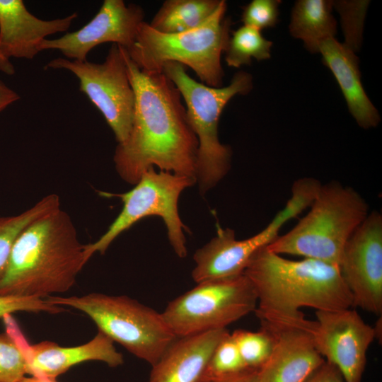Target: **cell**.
Returning a JSON list of instances; mask_svg holds the SVG:
<instances>
[{"mask_svg":"<svg viewBox=\"0 0 382 382\" xmlns=\"http://www.w3.org/2000/svg\"><path fill=\"white\" fill-rule=\"evenodd\" d=\"M142 8L123 0H105L96 16L78 30L57 39H45L40 52L57 50L71 60L86 61L90 51L98 45L112 42L129 49L135 42L140 24L144 21Z\"/></svg>","mask_w":382,"mask_h":382,"instance_id":"obj_14","label":"cell"},{"mask_svg":"<svg viewBox=\"0 0 382 382\" xmlns=\"http://www.w3.org/2000/svg\"><path fill=\"white\" fill-rule=\"evenodd\" d=\"M257 298L255 310L261 326L272 332L306 331L311 320L300 311H338L352 306V296L337 265L304 258L291 260L267 246L250 258L243 272Z\"/></svg>","mask_w":382,"mask_h":382,"instance_id":"obj_2","label":"cell"},{"mask_svg":"<svg viewBox=\"0 0 382 382\" xmlns=\"http://www.w3.org/2000/svg\"><path fill=\"white\" fill-rule=\"evenodd\" d=\"M310 207L291 230L267 248L339 267L347 240L369 214L368 205L355 190L333 180L321 185Z\"/></svg>","mask_w":382,"mask_h":382,"instance_id":"obj_5","label":"cell"},{"mask_svg":"<svg viewBox=\"0 0 382 382\" xmlns=\"http://www.w3.org/2000/svg\"><path fill=\"white\" fill-rule=\"evenodd\" d=\"M0 71L4 74L12 76L15 74L16 69L9 59L4 55L1 49H0Z\"/></svg>","mask_w":382,"mask_h":382,"instance_id":"obj_33","label":"cell"},{"mask_svg":"<svg viewBox=\"0 0 382 382\" xmlns=\"http://www.w3.org/2000/svg\"><path fill=\"white\" fill-rule=\"evenodd\" d=\"M45 69L72 72L79 80L80 91L102 113L117 144L127 139L134 120L135 95L121 46L112 44L103 63L58 57L48 62Z\"/></svg>","mask_w":382,"mask_h":382,"instance_id":"obj_10","label":"cell"},{"mask_svg":"<svg viewBox=\"0 0 382 382\" xmlns=\"http://www.w3.org/2000/svg\"><path fill=\"white\" fill-rule=\"evenodd\" d=\"M47 300L83 312L98 331L151 366L177 338L162 313L127 296L91 293L82 296H50Z\"/></svg>","mask_w":382,"mask_h":382,"instance_id":"obj_7","label":"cell"},{"mask_svg":"<svg viewBox=\"0 0 382 382\" xmlns=\"http://www.w3.org/2000/svg\"><path fill=\"white\" fill-rule=\"evenodd\" d=\"M214 382H259L258 370L247 368L237 374L222 378Z\"/></svg>","mask_w":382,"mask_h":382,"instance_id":"obj_31","label":"cell"},{"mask_svg":"<svg viewBox=\"0 0 382 382\" xmlns=\"http://www.w3.org/2000/svg\"><path fill=\"white\" fill-rule=\"evenodd\" d=\"M272 332L274 346L258 371L259 382H302L325 362L305 330L289 328Z\"/></svg>","mask_w":382,"mask_h":382,"instance_id":"obj_18","label":"cell"},{"mask_svg":"<svg viewBox=\"0 0 382 382\" xmlns=\"http://www.w3.org/2000/svg\"><path fill=\"white\" fill-rule=\"evenodd\" d=\"M272 42L264 37L260 30L243 25L233 30L224 50L228 66L239 68L250 65L252 59L257 61L270 57Z\"/></svg>","mask_w":382,"mask_h":382,"instance_id":"obj_23","label":"cell"},{"mask_svg":"<svg viewBox=\"0 0 382 382\" xmlns=\"http://www.w3.org/2000/svg\"><path fill=\"white\" fill-rule=\"evenodd\" d=\"M19 382H57L56 380H50L35 376L24 377Z\"/></svg>","mask_w":382,"mask_h":382,"instance_id":"obj_34","label":"cell"},{"mask_svg":"<svg viewBox=\"0 0 382 382\" xmlns=\"http://www.w3.org/2000/svg\"><path fill=\"white\" fill-rule=\"evenodd\" d=\"M318 53L337 81L357 123L364 129L376 127L380 115L363 88L354 52L335 37H329L320 44Z\"/></svg>","mask_w":382,"mask_h":382,"instance_id":"obj_19","label":"cell"},{"mask_svg":"<svg viewBox=\"0 0 382 382\" xmlns=\"http://www.w3.org/2000/svg\"><path fill=\"white\" fill-rule=\"evenodd\" d=\"M76 12L42 20L30 13L22 0H0V49L8 59H33L46 37L69 30Z\"/></svg>","mask_w":382,"mask_h":382,"instance_id":"obj_16","label":"cell"},{"mask_svg":"<svg viewBox=\"0 0 382 382\" xmlns=\"http://www.w3.org/2000/svg\"><path fill=\"white\" fill-rule=\"evenodd\" d=\"M59 207V197L50 194L17 215L0 216V278L6 269L13 245L20 233L34 220Z\"/></svg>","mask_w":382,"mask_h":382,"instance_id":"obj_22","label":"cell"},{"mask_svg":"<svg viewBox=\"0 0 382 382\" xmlns=\"http://www.w3.org/2000/svg\"><path fill=\"white\" fill-rule=\"evenodd\" d=\"M226 8V1L221 0L202 25L179 33H160L143 21L135 42L126 49L128 54L143 71L161 73L166 63L175 62L191 68L203 84L221 87L224 73L221 57L231 25V19L225 18Z\"/></svg>","mask_w":382,"mask_h":382,"instance_id":"obj_4","label":"cell"},{"mask_svg":"<svg viewBox=\"0 0 382 382\" xmlns=\"http://www.w3.org/2000/svg\"><path fill=\"white\" fill-rule=\"evenodd\" d=\"M255 291L247 277L197 283L174 299L162 313L176 337H185L226 327L254 312Z\"/></svg>","mask_w":382,"mask_h":382,"instance_id":"obj_9","label":"cell"},{"mask_svg":"<svg viewBox=\"0 0 382 382\" xmlns=\"http://www.w3.org/2000/svg\"><path fill=\"white\" fill-rule=\"evenodd\" d=\"M19 99L20 96L0 80V112Z\"/></svg>","mask_w":382,"mask_h":382,"instance_id":"obj_32","label":"cell"},{"mask_svg":"<svg viewBox=\"0 0 382 382\" xmlns=\"http://www.w3.org/2000/svg\"><path fill=\"white\" fill-rule=\"evenodd\" d=\"M64 311L62 306L52 304L47 299L41 298L0 296V318L6 314L19 311L59 313Z\"/></svg>","mask_w":382,"mask_h":382,"instance_id":"obj_29","label":"cell"},{"mask_svg":"<svg viewBox=\"0 0 382 382\" xmlns=\"http://www.w3.org/2000/svg\"><path fill=\"white\" fill-rule=\"evenodd\" d=\"M231 335L246 368L258 371L269 359L276 340L274 332L262 326L257 332L239 329Z\"/></svg>","mask_w":382,"mask_h":382,"instance_id":"obj_24","label":"cell"},{"mask_svg":"<svg viewBox=\"0 0 382 382\" xmlns=\"http://www.w3.org/2000/svg\"><path fill=\"white\" fill-rule=\"evenodd\" d=\"M162 71L175 85L186 103L188 123L198 140L195 179L203 195L217 185L231 168V149L221 144L218 136L221 112L233 96L248 94L252 90L253 77L239 71L228 86L214 88L191 78L185 66L175 62L166 63Z\"/></svg>","mask_w":382,"mask_h":382,"instance_id":"obj_6","label":"cell"},{"mask_svg":"<svg viewBox=\"0 0 382 382\" xmlns=\"http://www.w3.org/2000/svg\"><path fill=\"white\" fill-rule=\"evenodd\" d=\"M228 332L225 328L177 337L152 365L149 382H202L213 351Z\"/></svg>","mask_w":382,"mask_h":382,"instance_id":"obj_17","label":"cell"},{"mask_svg":"<svg viewBox=\"0 0 382 382\" xmlns=\"http://www.w3.org/2000/svg\"><path fill=\"white\" fill-rule=\"evenodd\" d=\"M220 2L221 0H166L149 25L163 33L185 32L206 21Z\"/></svg>","mask_w":382,"mask_h":382,"instance_id":"obj_21","label":"cell"},{"mask_svg":"<svg viewBox=\"0 0 382 382\" xmlns=\"http://www.w3.org/2000/svg\"><path fill=\"white\" fill-rule=\"evenodd\" d=\"M368 4L366 1H332V6L342 16L346 38L344 44L354 52L359 49L361 44L363 21Z\"/></svg>","mask_w":382,"mask_h":382,"instance_id":"obj_27","label":"cell"},{"mask_svg":"<svg viewBox=\"0 0 382 382\" xmlns=\"http://www.w3.org/2000/svg\"><path fill=\"white\" fill-rule=\"evenodd\" d=\"M306 208V202L301 196L291 195L284 209L264 229L243 240H237L233 229L218 226L216 236L197 249L193 255L195 264L192 271L193 280L199 283L243 274L253 255L272 243L279 236L282 227Z\"/></svg>","mask_w":382,"mask_h":382,"instance_id":"obj_11","label":"cell"},{"mask_svg":"<svg viewBox=\"0 0 382 382\" xmlns=\"http://www.w3.org/2000/svg\"><path fill=\"white\" fill-rule=\"evenodd\" d=\"M352 306L382 313V215L369 213L347 240L339 265Z\"/></svg>","mask_w":382,"mask_h":382,"instance_id":"obj_13","label":"cell"},{"mask_svg":"<svg viewBox=\"0 0 382 382\" xmlns=\"http://www.w3.org/2000/svg\"><path fill=\"white\" fill-rule=\"evenodd\" d=\"M302 382H345L338 369L325 361Z\"/></svg>","mask_w":382,"mask_h":382,"instance_id":"obj_30","label":"cell"},{"mask_svg":"<svg viewBox=\"0 0 382 382\" xmlns=\"http://www.w3.org/2000/svg\"><path fill=\"white\" fill-rule=\"evenodd\" d=\"M28 374L23 352L6 332L0 333V382H19Z\"/></svg>","mask_w":382,"mask_h":382,"instance_id":"obj_26","label":"cell"},{"mask_svg":"<svg viewBox=\"0 0 382 382\" xmlns=\"http://www.w3.org/2000/svg\"><path fill=\"white\" fill-rule=\"evenodd\" d=\"M84 250L70 216L60 207L47 212L16 238L0 296L43 299L67 291L88 262Z\"/></svg>","mask_w":382,"mask_h":382,"instance_id":"obj_3","label":"cell"},{"mask_svg":"<svg viewBox=\"0 0 382 382\" xmlns=\"http://www.w3.org/2000/svg\"><path fill=\"white\" fill-rule=\"evenodd\" d=\"M196 183L194 178L159 170L154 167L144 172L134 187L123 193L99 191L104 197H117L122 202L120 214L107 231L94 243L85 245L88 261L96 253H105L113 241L138 221L158 216L167 228L169 243L175 254L184 258L187 254L184 231L190 232L179 216L178 202L181 192Z\"/></svg>","mask_w":382,"mask_h":382,"instance_id":"obj_8","label":"cell"},{"mask_svg":"<svg viewBox=\"0 0 382 382\" xmlns=\"http://www.w3.org/2000/svg\"><path fill=\"white\" fill-rule=\"evenodd\" d=\"M2 319L5 332L23 352L30 376L54 381L73 366L85 361H100L112 368L124 363L123 356L117 351L114 342L100 331L89 342L75 347H62L50 341L30 345L12 314Z\"/></svg>","mask_w":382,"mask_h":382,"instance_id":"obj_15","label":"cell"},{"mask_svg":"<svg viewBox=\"0 0 382 382\" xmlns=\"http://www.w3.org/2000/svg\"><path fill=\"white\" fill-rule=\"evenodd\" d=\"M121 48L135 108L129 134L115 151L117 173L132 185L155 166L195 179L198 140L188 123L180 91L163 72L141 70Z\"/></svg>","mask_w":382,"mask_h":382,"instance_id":"obj_1","label":"cell"},{"mask_svg":"<svg viewBox=\"0 0 382 382\" xmlns=\"http://www.w3.org/2000/svg\"><path fill=\"white\" fill-rule=\"evenodd\" d=\"M279 0H253L243 10L241 21L243 25L259 30L274 27L279 17Z\"/></svg>","mask_w":382,"mask_h":382,"instance_id":"obj_28","label":"cell"},{"mask_svg":"<svg viewBox=\"0 0 382 382\" xmlns=\"http://www.w3.org/2000/svg\"><path fill=\"white\" fill-rule=\"evenodd\" d=\"M332 1L299 0L292 9L289 29L295 38L301 40L306 50L318 53L320 44L335 37L337 22L332 13Z\"/></svg>","mask_w":382,"mask_h":382,"instance_id":"obj_20","label":"cell"},{"mask_svg":"<svg viewBox=\"0 0 382 382\" xmlns=\"http://www.w3.org/2000/svg\"><path fill=\"white\" fill-rule=\"evenodd\" d=\"M307 332L324 359L335 366L345 382H361L371 344L378 337L375 327L349 308L317 311Z\"/></svg>","mask_w":382,"mask_h":382,"instance_id":"obj_12","label":"cell"},{"mask_svg":"<svg viewBox=\"0 0 382 382\" xmlns=\"http://www.w3.org/2000/svg\"><path fill=\"white\" fill-rule=\"evenodd\" d=\"M247 369L228 332L216 346L208 361L202 382H214Z\"/></svg>","mask_w":382,"mask_h":382,"instance_id":"obj_25","label":"cell"}]
</instances>
